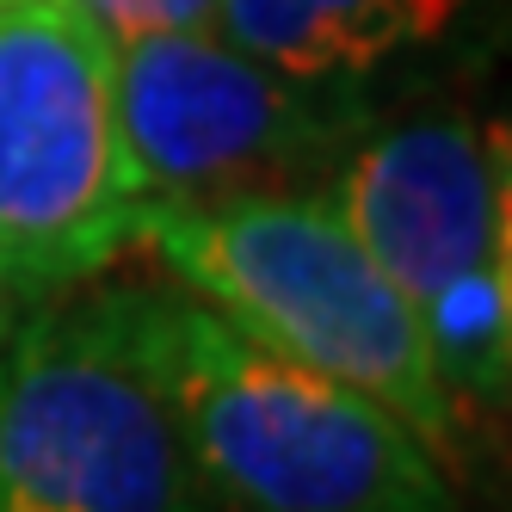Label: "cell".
<instances>
[{"mask_svg":"<svg viewBox=\"0 0 512 512\" xmlns=\"http://www.w3.org/2000/svg\"><path fill=\"white\" fill-rule=\"evenodd\" d=\"M118 124L149 204L315 192L371 130L358 81H303L223 31L118 44Z\"/></svg>","mask_w":512,"mask_h":512,"instance_id":"8992f818","label":"cell"},{"mask_svg":"<svg viewBox=\"0 0 512 512\" xmlns=\"http://www.w3.org/2000/svg\"><path fill=\"white\" fill-rule=\"evenodd\" d=\"M13 321H19V297L7 290V278H0V340L13 334Z\"/></svg>","mask_w":512,"mask_h":512,"instance_id":"9c48e42d","label":"cell"},{"mask_svg":"<svg viewBox=\"0 0 512 512\" xmlns=\"http://www.w3.org/2000/svg\"><path fill=\"white\" fill-rule=\"evenodd\" d=\"M87 13L112 44L155 38V31H216V7L223 0H68Z\"/></svg>","mask_w":512,"mask_h":512,"instance_id":"ba28073f","label":"cell"},{"mask_svg":"<svg viewBox=\"0 0 512 512\" xmlns=\"http://www.w3.org/2000/svg\"><path fill=\"white\" fill-rule=\"evenodd\" d=\"M142 216L118 44L68 0L0 7V278L19 309L118 266Z\"/></svg>","mask_w":512,"mask_h":512,"instance_id":"277c9868","label":"cell"},{"mask_svg":"<svg viewBox=\"0 0 512 512\" xmlns=\"http://www.w3.org/2000/svg\"><path fill=\"white\" fill-rule=\"evenodd\" d=\"M0 7H19V0H0Z\"/></svg>","mask_w":512,"mask_h":512,"instance_id":"30bf717a","label":"cell"},{"mask_svg":"<svg viewBox=\"0 0 512 512\" xmlns=\"http://www.w3.org/2000/svg\"><path fill=\"white\" fill-rule=\"evenodd\" d=\"M475 0H223L216 31L303 81H364L445 44Z\"/></svg>","mask_w":512,"mask_h":512,"instance_id":"52a82bcc","label":"cell"},{"mask_svg":"<svg viewBox=\"0 0 512 512\" xmlns=\"http://www.w3.org/2000/svg\"><path fill=\"white\" fill-rule=\"evenodd\" d=\"M136 247L260 346L383 401L451 463L463 420L457 395L438 377L408 297L321 186L149 204Z\"/></svg>","mask_w":512,"mask_h":512,"instance_id":"7a4b0ae2","label":"cell"},{"mask_svg":"<svg viewBox=\"0 0 512 512\" xmlns=\"http://www.w3.org/2000/svg\"><path fill=\"white\" fill-rule=\"evenodd\" d=\"M105 290L210 512H457L451 463L364 389L260 346L173 278Z\"/></svg>","mask_w":512,"mask_h":512,"instance_id":"6da1fadb","label":"cell"},{"mask_svg":"<svg viewBox=\"0 0 512 512\" xmlns=\"http://www.w3.org/2000/svg\"><path fill=\"white\" fill-rule=\"evenodd\" d=\"M512 167L506 130L408 118L364 130L327 173V204L408 297L445 389L475 408L512 377Z\"/></svg>","mask_w":512,"mask_h":512,"instance_id":"3957f363","label":"cell"},{"mask_svg":"<svg viewBox=\"0 0 512 512\" xmlns=\"http://www.w3.org/2000/svg\"><path fill=\"white\" fill-rule=\"evenodd\" d=\"M0 512H210L93 278L25 303L0 340Z\"/></svg>","mask_w":512,"mask_h":512,"instance_id":"5b68a950","label":"cell"}]
</instances>
